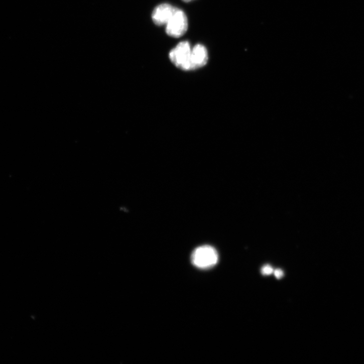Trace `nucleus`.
Wrapping results in <instances>:
<instances>
[{"label": "nucleus", "mask_w": 364, "mask_h": 364, "mask_svg": "<svg viewBox=\"0 0 364 364\" xmlns=\"http://www.w3.org/2000/svg\"><path fill=\"white\" fill-rule=\"evenodd\" d=\"M218 260L216 251L212 247L203 246L196 249L191 256V261L196 267L207 269L214 267Z\"/></svg>", "instance_id": "obj_1"}, {"label": "nucleus", "mask_w": 364, "mask_h": 364, "mask_svg": "<svg viewBox=\"0 0 364 364\" xmlns=\"http://www.w3.org/2000/svg\"><path fill=\"white\" fill-rule=\"evenodd\" d=\"M191 50L188 42H181L169 53L170 59L178 68L185 71L191 70Z\"/></svg>", "instance_id": "obj_2"}, {"label": "nucleus", "mask_w": 364, "mask_h": 364, "mask_svg": "<svg viewBox=\"0 0 364 364\" xmlns=\"http://www.w3.org/2000/svg\"><path fill=\"white\" fill-rule=\"evenodd\" d=\"M166 26L168 35L176 38L182 37L186 33L188 27L186 14L182 10L178 9Z\"/></svg>", "instance_id": "obj_3"}, {"label": "nucleus", "mask_w": 364, "mask_h": 364, "mask_svg": "<svg viewBox=\"0 0 364 364\" xmlns=\"http://www.w3.org/2000/svg\"><path fill=\"white\" fill-rule=\"evenodd\" d=\"M178 9L168 4H162L154 10L152 20L158 26L166 25Z\"/></svg>", "instance_id": "obj_4"}, {"label": "nucleus", "mask_w": 364, "mask_h": 364, "mask_svg": "<svg viewBox=\"0 0 364 364\" xmlns=\"http://www.w3.org/2000/svg\"><path fill=\"white\" fill-rule=\"evenodd\" d=\"M208 58L206 48L201 44L196 45L191 50V70L198 69L205 65Z\"/></svg>", "instance_id": "obj_5"}, {"label": "nucleus", "mask_w": 364, "mask_h": 364, "mask_svg": "<svg viewBox=\"0 0 364 364\" xmlns=\"http://www.w3.org/2000/svg\"><path fill=\"white\" fill-rule=\"evenodd\" d=\"M273 272V268L269 265L263 266L261 269V273L264 275H270Z\"/></svg>", "instance_id": "obj_6"}, {"label": "nucleus", "mask_w": 364, "mask_h": 364, "mask_svg": "<svg viewBox=\"0 0 364 364\" xmlns=\"http://www.w3.org/2000/svg\"><path fill=\"white\" fill-rule=\"evenodd\" d=\"M273 273L275 277L277 279L281 278L284 275V273L283 271L279 269L275 270V271H274Z\"/></svg>", "instance_id": "obj_7"}, {"label": "nucleus", "mask_w": 364, "mask_h": 364, "mask_svg": "<svg viewBox=\"0 0 364 364\" xmlns=\"http://www.w3.org/2000/svg\"><path fill=\"white\" fill-rule=\"evenodd\" d=\"M182 1L185 3H190L192 1H194V0H182Z\"/></svg>", "instance_id": "obj_8"}]
</instances>
